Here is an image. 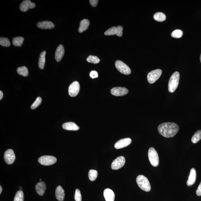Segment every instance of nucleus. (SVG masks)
Wrapping results in <instances>:
<instances>
[{"instance_id":"nucleus-1","label":"nucleus","mask_w":201,"mask_h":201,"mask_svg":"<svg viewBox=\"0 0 201 201\" xmlns=\"http://www.w3.org/2000/svg\"><path fill=\"white\" fill-rule=\"evenodd\" d=\"M179 130L177 124L167 122L161 124L158 127L159 132L165 138H171L176 135Z\"/></svg>"},{"instance_id":"nucleus-2","label":"nucleus","mask_w":201,"mask_h":201,"mask_svg":"<svg viewBox=\"0 0 201 201\" xmlns=\"http://www.w3.org/2000/svg\"><path fill=\"white\" fill-rule=\"evenodd\" d=\"M180 76L178 72H174L171 76L168 83V90L170 92H173L176 90L179 84Z\"/></svg>"},{"instance_id":"nucleus-3","label":"nucleus","mask_w":201,"mask_h":201,"mask_svg":"<svg viewBox=\"0 0 201 201\" xmlns=\"http://www.w3.org/2000/svg\"><path fill=\"white\" fill-rule=\"evenodd\" d=\"M136 182L141 190L146 192L151 190L150 183L148 178L143 175H139L137 177Z\"/></svg>"},{"instance_id":"nucleus-4","label":"nucleus","mask_w":201,"mask_h":201,"mask_svg":"<svg viewBox=\"0 0 201 201\" xmlns=\"http://www.w3.org/2000/svg\"><path fill=\"white\" fill-rule=\"evenodd\" d=\"M149 160L151 164L154 167L158 166L159 164V158L157 151L154 148L149 149L148 152Z\"/></svg>"},{"instance_id":"nucleus-5","label":"nucleus","mask_w":201,"mask_h":201,"mask_svg":"<svg viewBox=\"0 0 201 201\" xmlns=\"http://www.w3.org/2000/svg\"><path fill=\"white\" fill-rule=\"evenodd\" d=\"M115 66L117 70L123 74L128 75L131 73L130 67L126 64L120 60H117L115 63Z\"/></svg>"},{"instance_id":"nucleus-6","label":"nucleus","mask_w":201,"mask_h":201,"mask_svg":"<svg viewBox=\"0 0 201 201\" xmlns=\"http://www.w3.org/2000/svg\"><path fill=\"white\" fill-rule=\"evenodd\" d=\"M38 161L41 164L48 166L55 164L57 161V159L53 156H43L38 159Z\"/></svg>"},{"instance_id":"nucleus-7","label":"nucleus","mask_w":201,"mask_h":201,"mask_svg":"<svg viewBox=\"0 0 201 201\" xmlns=\"http://www.w3.org/2000/svg\"><path fill=\"white\" fill-rule=\"evenodd\" d=\"M161 70L158 69L152 71L148 74L147 79L150 83H153L158 80L162 74Z\"/></svg>"},{"instance_id":"nucleus-8","label":"nucleus","mask_w":201,"mask_h":201,"mask_svg":"<svg viewBox=\"0 0 201 201\" xmlns=\"http://www.w3.org/2000/svg\"><path fill=\"white\" fill-rule=\"evenodd\" d=\"M126 162L125 157L123 156L117 157L112 162L111 167L112 170H117L124 166Z\"/></svg>"},{"instance_id":"nucleus-9","label":"nucleus","mask_w":201,"mask_h":201,"mask_svg":"<svg viewBox=\"0 0 201 201\" xmlns=\"http://www.w3.org/2000/svg\"><path fill=\"white\" fill-rule=\"evenodd\" d=\"M79 91L80 85L78 82H73L69 86V94L71 97H75L77 96Z\"/></svg>"},{"instance_id":"nucleus-10","label":"nucleus","mask_w":201,"mask_h":201,"mask_svg":"<svg viewBox=\"0 0 201 201\" xmlns=\"http://www.w3.org/2000/svg\"><path fill=\"white\" fill-rule=\"evenodd\" d=\"M4 160L8 164H11L14 163L15 160V156L12 149H9L4 154Z\"/></svg>"},{"instance_id":"nucleus-11","label":"nucleus","mask_w":201,"mask_h":201,"mask_svg":"<svg viewBox=\"0 0 201 201\" xmlns=\"http://www.w3.org/2000/svg\"><path fill=\"white\" fill-rule=\"evenodd\" d=\"M128 90L124 87H115L111 89V92L112 95L115 96H122L128 94Z\"/></svg>"},{"instance_id":"nucleus-12","label":"nucleus","mask_w":201,"mask_h":201,"mask_svg":"<svg viewBox=\"0 0 201 201\" xmlns=\"http://www.w3.org/2000/svg\"><path fill=\"white\" fill-rule=\"evenodd\" d=\"M35 6L34 3L32 2L30 0H25L22 2L20 5V9L22 12H26L28 9H33Z\"/></svg>"},{"instance_id":"nucleus-13","label":"nucleus","mask_w":201,"mask_h":201,"mask_svg":"<svg viewBox=\"0 0 201 201\" xmlns=\"http://www.w3.org/2000/svg\"><path fill=\"white\" fill-rule=\"evenodd\" d=\"M131 142V138H126L120 140L115 143V147L116 149H120L127 147Z\"/></svg>"},{"instance_id":"nucleus-14","label":"nucleus","mask_w":201,"mask_h":201,"mask_svg":"<svg viewBox=\"0 0 201 201\" xmlns=\"http://www.w3.org/2000/svg\"><path fill=\"white\" fill-rule=\"evenodd\" d=\"M37 26L42 29H51L54 28L55 25L52 22L49 21H43L37 24Z\"/></svg>"},{"instance_id":"nucleus-15","label":"nucleus","mask_w":201,"mask_h":201,"mask_svg":"<svg viewBox=\"0 0 201 201\" xmlns=\"http://www.w3.org/2000/svg\"><path fill=\"white\" fill-rule=\"evenodd\" d=\"M65 53V49L62 44L58 46L55 54V58L57 62H59L62 60Z\"/></svg>"},{"instance_id":"nucleus-16","label":"nucleus","mask_w":201,"mask_h":201,"mask_svg":"<svg viewBox=\"0 0 201 201\" xmlns=\"http://www.w3.org/2000/svg\"><path fill=\"white\" fill-rule=\"evenodd\" d=\"M37 193L40 196L44 195L46 189L45 183L43 181H40L37 184L35 187Z\"/></svg>"},{"instance_id":"nucleus-17","label":"nucleus","mask_w":201,"mask_h":201,"mask_svg":"<svg viewBox=\"0 0 201 201\" xmlns=\"http://www.w3.org/2000/svg\"><path fill=\"white\" fill-rule=\"evenodd\" d=\"M63 129L67 131H76L79 129V127L76 124L72 122H67L62 125Z\"/></svg>"},{"instance_id":"nucleus-18","label":"nucleus","mask_w":201,"mask_h":201,"mask_svg":"<svg viewBox=\"0 0 201 201\" xmlns=\"http://www.w3.org/2000/svg\"><path fill=\"white\" fill-rule=\"evenodd\" d=\"M196 179V172L195 169L193 168L190 170L189 179L186 182L188 186H191L195 183Z\"/></svg>"},{"instance_id":"nucleus-19","label":"nucleus","mask_w":201,"mask_h":201,"mask_svg":"<svg viewBox=\"0 0 201 201\" xmlns=\"http://www.w3.org/2000/svg\"><path fill=\"white\" fill-rule=\"evenodd\" d=\"M104 196L106 201H114L115 199V194L112 190L107 189L104 192Z\"/></svg>"},{"instance_id":"nucleus-20","label":"nucleus","mask_w":201,"mask_h":201,"mask_svg":"<svg viewBox=\"0 0 201 201\" xmlns=\"http://www.w3.org/2000/svg\"><path fill=\"white\" fill-rule=\"evenodd\" d=\"M56 197L57 200L62 201L65 199V191L61 186H58L56 188Z\"/></svg>"},{"instance_id":"nucleus-21","label":"nucleus","mask_w":201,"mask_h":201,"mask_svg":"<svg viewBox=\"0 0 201 201\" xmlns=\"http://www.w3.org/2000/svg\"><path fill=\"white\" fill-rule=\"evenodd\" d=\"M90 24V22L87 19H84L80 22V26L79 28V31L82 33L86 30L88 28Z\"/></svg>"},{"instance_id":"nucleus-22","label":"nucleus","mask_w":201,"mask_h":201,"mask_svg":"<svg viewBox=\"0 0 201 201\" xmlns=\"http://www.w3.org/2000/svg\"><path fill=\"white\" fill-rule=\"evenodd\" d=\"M46 53V51H43L40 54L39 61H38V66L41 70H43L44 68L45 64Z\"/></svg>"},{"instance_id":"nucleus-23","label":"nucleus","mask_w":201,"mask_h":201,"mask_svg":"<svg viewBox=\"0 0 201 201\" xmlns=\"http://www.w3.org/2000/svg\"><path fill=\"white\" fill-rule=\"evenodd\" d=\"M154 18L155 20L158 22H162L166 20V17L165 14L161 12L156 13L154 14Z\"/></svg>"},{"instance_id":"nucleus-24","label":"nucleus","mask_w":201,"mask_h":201,"mask_svg":"<svg viewBox=\"0 0 201 201\" xmlns=\"http://www.w3.org/2000/svg\"><path fill=\"white\" fill-rule=\"evenodd\" d=\"M24 40V38L22 37H16L12 40V44L14 46L21 47L23 44Z\"/></svg>"},{"instance_id":"nucleus-25","label":"nucleus","mask_w":201,"mask_h":201,"mask_svg":"<svg viewBox=\"0 0 201 201\" xmlns=\"http://www.w3.org/2000/svg\"><path fill=\"white\" fill-rule=\"evenodd\" d=\"M17 73L20 75L24 77L28 76V70L27 67L25 66L19 67L17 70Z\"/></svg>"},{"instance_id":"nucleus-26","label":"nucleus","mask_w":201,"mask_h":201,"mask_svg":"<svg viewBox=\"0 0 201 201\" xmlns=\"http://www.w3.org/2000/svg\"><path fill=\"white\" fill-rule=\"evenodd\" d=\"M201 139V130H199L196 131L195 134L193 136L192 138H191V141L193 144H196V143L198 142L199 141H200Z\"/></svg>"},{"instance_id":"nucleus-27","label":"nucleus","mask_w":201,"mask_h":201,"mask_svg":"<svg viewBox=\"0 0 201 201\" xmlns=\"http://www.w3.org/2000/svg\"><path fill=\"white\" fill-rule=\"evenodd\" d=\"M89 179L91 181L95 180L98 177V172L96 170H91L89 172Z\"/></svg>"},{"instance_id":"nucleus-28","label":"nucleus","mask_w":201,"mask_h":201,"mask_svg":"<svg viewBox=\"0 0 201 201\" xmlns=\"http://www.w3.org/2000/svg\"><path fill=\"white\" fill-rule=\"evenodd\" d=\"M86 60L88 62L94 64H97L100 62V59L97 56L92 55L89 56Z\"/></svg>"},{"instance_id":"nucleus-29","label":"nucleus","mask_w":201,"mask_h":201,"mask_svg":"<svg viewBox=\"0 0 201 201\" xmlns=\"http://www.w3.org/2000/svg\"><path fill=\"white\" fill-rule=\"evenodd\" d=\"M24 198L23 191L19 190L16 193L14 197V201H24Z\"/></svg>"},{"instance_id":"nucleus-30","label":"nucleus","mask_w":201,"mask_h":201,"mask_svg":"<svg viewBox=\"0 0 201 201\" xmlns=\"http://www.w3.org/2000/svg\"><path fill=\"white\" fill-rule=\"evenodd\" d=\"M0 44L2 46L8 47L10 46L11 43L8 38L1 37L0 38Z\"/></svg>"},{"instance_id":"nucleus-31","label":"nucleus","mask_w":201,"mask_h":201,"mask_svg":"<svg viewBox=\"0 0 201 201\" xmlns=\"http://www.w3.org/2000/svg\"><path fill=\"white\" fill-rule=\"evenodd\" d=\"M183 35V32L180 30H176L173 31L171 33V36L173 38H181Z\"/></svg>"},{"instance_id":"nucleus-32","label":"nucleus","mask_w":201,"mask_h":201,"mask_svg":"<svg viewBox=\"0 0 201 201\" xmlns=\"http://www.w3.org/2000/svg\"><path fill=\"white\" fill-rule=\"evenodd\" d=\"M42 101L41 98L40 97H38L37 98L36 100H35L34 102L33 103V104L31 105V108L32 110H34V109L37 108V107L41 104Z\"/></svg>"},{"instance_id":"nucleus-33","label":"nucleus","mask_w":201,"mask_h":201,"mask_svg":"<svg viewBox=\"0 0 201 201\" xmlns=\"http://www.w3.org/2000/svg\"><path fill=\"white\" fill-rule=\"evenodd\" d=\"M116 27H113L109 29L104 33L106 35H112L115 34Z\"/></svg>"},{"instance_id":"nucleus-34","label":"nucleus","mask_w":201,"mask_h":201,"mask_svg":"<svg viewBox=\"0 0 201 201\" xmlns=\"http://www.w3.org/2000/svg\"><path fill=\"white\" fill-rule=\"evenodd\" d=\"M75 199L76 201H82V196L81 193L79 190H76L75 194Z\"/></svg>"},{"instance_id":"nucleus-35","label":"nucleus","mask_w":201,"mask_h":201,"mask_svg":"<svg viewBox=\"0 0 201 201\" xmlns=\"http://www.w3.org/2000/svg\"><path fill=\"white\" fill-rule=\"evenodd\" d=\"M123 27L121 26H118L116 27V29L115 34L117 36L122 37V35H123Z\"/></svg>"},{"instance_id":"nucleus-36","label":"nucleus","mask_w":201,"mask_h":201,"mask_svg":"<svg viewBox=\"0 0 201 201\" xmlns=\"http://www.w3.org/2000/svg\"><path fill=\"white\" fill-rule=\"evenodd\" d=\"M90 76L92 79L97 78L99 75H98V72L96 71H92L89 74Z\"/></svg>"},{"instance_id":"nucleus-37","label":"nucleus","mask_w":201,"mask_h":201,"mask_svg":"<svg viewBox=\"0 0 201 201\" xmlns=\"http://www.w3.org/2000/svg\"><path fill=\"white\" fill-rule=\"evenodd\" d=\"M89 2L91 6L92 7H96L99 1L98 0H90Z\"/></svg>"},{"instance_id":"nucleus-38","label":"nucleus","mask_w":201,"mask_h":201,"mask_svg":"<svg viewBox=\"0 0 201 201\" xmlns=\"http://www.w3.org/2000/svg\"><path fill=\"white\" fill-rule=\"evenodd\" d=\"M196 193L198 196H201V182L197 188V190H196Z\"/></svg>"},{"instance_id":"nucleus-39","label":"nucleus","mask_w":201,"mask_h":201,"mask_svg":"<svg viewBox=\"0 0 201 201\" xmlns=\"http://www.w3.org/2000/svg\"><path fill=\"white\" fill-rule=\"evenodd\" d=\"M3 97V93L1 91H0V99L1 100V99H2Z\"/></svg>"},{"instance_id":"nucleus-40","label":"nucleus","mask_w":201,"mask_h":201,"mask_svg":"<svg viewBox=\"0 0 201 201\" xmlns=\"http://www.w3.org/2000/svg\"><path fill=\"white\" fill-rule=\"evenodd\" d=\"M2 189L1 186H0V194L1 193L2 191Z\"/></svg>"},{"instance_id":"nucleus-41","label":"nucleus","mask_w":201,"mask_h":201,"mask_svg":"<svg viewBox=\"0 0 201 201\" xmlns=\"http://www.w3.org/2000/svg\"><path fill=\"white\" fill-rule=\"evenodd\" d=\"M200 62H201V54L200 57Z\"/></svg>"},{"instance_id":"nucleus-42","label":"nucleus","mask_w":201,"mask_h":201,"mask_svg":"<svg viewBox=\"0 0 201 201\" xmlns=\"http://www.w3.org/2000/svg\"><path fill=\"white\" fill-rule=\"evenodd\" d=\"M40 181H41V179H40Z\"/></svg>"}]
</instances>
